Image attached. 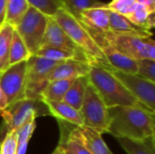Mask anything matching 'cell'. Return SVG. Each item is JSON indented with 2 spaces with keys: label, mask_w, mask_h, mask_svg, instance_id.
Returning a JSON list of instances; mask_svg holds the SVG:
<instances>
[{
  "label": "cell",
  "mask_w": 155,
  "mask_h": 154,
  "mask_svg": "<svg viewBox=\"0 0 155 154\" xmlns=\"http://www.w3.org/2000/svg\"><path fill=\"white\" fill-rule=\"evenodd\" d=\"M107 133L117 138L143 140L155 134L154 113L134 106L108 107Z\"/></svg>",
  "instance_id": "cell-1"
},
{
  "label": "cell",
  "mask_w": 155,
  "mask_h": 154,
  "mask_svg": "<svg viewBox=\"0 0 155 154\" xmlns=\"http://www.w3.org/2000/svg\"><path fill=\"white\" fill-rule=\"evenodd\" d=\"M88 78L89 83L98 92L107 108L113 106H134L153 113L102 66L91 64Z\"/></svg>",
  "instance_id": "cell-2"
},
{
  "label": "cell",
  "mask_w": 155,
  "mask_h": 154,
  "mask_svg": "<svg viewBox=\"0 0 155 154\" xmlns=\"http://www.w3.org/2000/svg\"><path fill=\"white\" fill-rule=\"evenodd\" d=\"M53 18L71 40L86 54L91 60V64H98L102 67L110 65L86 28L74 15L62 7L56 12Z\"/></svg>",
  "instance_id": "cell-3"
},
{
  "label": "cell",
  "mask_w": 155,
  "mask_h": 154,
  "mask_svg": "<svg viewBox=\"0 0 155 154\" xmlns=\"http://www.w3.org/2000/svg\"><path fill=\"white\" fill-rule=\"evenodd\" d=\"M3 123L0 127V143L6 133L17 130L29 121L37 117L51 115L49 108L43 100L25 98L0 112Z\"/></svg>",
  "instance_id": "cell-4"
},
{
  "label": "cell",
  "mask_w": 155,
  "mask_h": 154,
  "mask_svg": "<svg viewBox=\"0 0 155 154\" xmlns=\"http://www.w3.org/2000/svg\"><path fill=\"white\" fill-rule=\"evenodd\" d=\"M100 33L114 48L131 59L155 60V43L152 37L118 34L111 31Z\"/></svg>",
  "instance_id": "cell-5"
},
{
  "label": "cell",
  "mask_w": 155,
  "mask_h": 154,
  "mask_svg": "<svg viewBox=\"0 0 155 154\" xmlns=\"http://www.w3.org/2000/svg\"><path fill=\"white\" fill-rule=\"evenodd\" d=\"M80 113L83 116L84 126L92 128L101 134L107 133L110 124L107 107L90 83L86 87Z\"/></svg>",
  "instance_id": "cell-6"
},
{
  "label": "cell",
  "mask_w": 155,
  "mask_h": 154,
  "mask_svg": "<svg viewBox=\"0 0 155 154\" xmlns=\"http://www.w3.org/2000/svg\"><path fill=\"white\" fill-rule=\"evenodd\" d=\"M49 17L35 8L29 6L27 12L15 27L32 55L39 50L45 35Z\"/></svg>",
  "instance_id": "cell-7"
},
{
  "label": "cell",
  "mask_w": 155,
  "mask_h": 154,
  "mask_svg": "<svg viewBox=\"0 0 155 154\" xmlns=\"http://www.w3.org/2000/svg\"><path fill=\"white\" fill-rule=\"evenodd\" d=\"M64 61H53L35 54L26 61L25 98L42 99V92L48 84L47 78L53 70Z\"/></svg>",
  "instance_id": "cell-8"
},
{
  "label": "cell",
  "mask_w": 155,
  "mask_h": 154,
  "mask_svg": "<svg viewBox=\"0 0 155 154\" xmlns=\"http://www.w3.org/2000/svg\"><path fill=\"white\" fill-rule=\"evenodd\" d=\"M114 75L136 99L149 108L153 113L155 111V84L137 74L122 72L111 65L103 66Z\"/></svg>",
  "instance_id": "cell-9"
},
{
  "label": "cell",
  "mask_w": 155,
  "mask_h": 154,
  "mask_svg": "<svg viewBox=\"0 0 155 154\" xmlns=\"http://www.w3.org/2000/svg\"><path fill=\"white\" fill-rule=\"evenodd\" d=\"M0 88L6 98L7 106L25 99L26 61L10 65L0 74Z\"/></svg>",
  "instance_id": "cell-10"
},
{
  "label": "cell",
  "mask_w": 155,
  "mask_h": 154,
  "mask_svg": "<svg viewBox=\"0 0 155 154\" xmlns=\"http://www.w3.org/2000/svg\"><path fill=\"white\" fill-rule=\"evenodd\" d=\"M86 30L88 31L89 34L94 40L96 44L101 49L102 53L104 54L105 59L107 60L108 64L114 67V69L120 70L122 72L130 73L136 74L137 73V61L131 59L120 52H118L115 48H114L101 34L100 32L94 31L91 28L86 27L84 25Z\"/></svg>",
  "instance_id": "cell-11"
},
{
  "label": "cell",
  "mask_w": 155,
  "mask_h": 154,
  "mask_svg": "<svg viewBox=\"0 0 155 154\" xmlns=\"http://www.w3.org/2000/svg\"><path fill=\"white\" fill-rule=\"evenodd\" d=\"M66 137L78 143L92 154H114L104 143L102 134L92 128L74 125V128L67 133Z\"/></svg>",
  "instance_id": "cell-12"
},
{
  "label": "cell",
  "mask_w": 155,
  "mask_h": 154,
  "mask_svg": "<svg viewBox=\"0 0 155 154\" xmlns=\"http://www.w3.org/2000/svg\"><path fill=\"white\" fill-rule=\"evenodd\" d=\"M45 46L60 47L64 49L84 53L71 40V38L65 34V32L61 28V26L56 23V21L53 17H49L46 30L43 37L40 48Z\"/></svg>",
  "instance_id": "cell-13"
},
{
  "label": "cell",
  "mask_w": 155,
  "mask_h": 154,
  "mask_svg": "<svg viewBox=\"0 0 155 154\" xmlns=\"http://www.w3.org/2000/svg\"><path fill=\"white\" fill-rule=\"evenodd\" d=\"M109 30L114 34L134 35L140 37H152L153 32L134 24L129 18L110 10Z\"/></svg>",
  "instance_id": "cell-14"
},
{
  "label": "cell",
  "mask_w": 155,
  "mask_h": 154,
  "mask_svg": "<svg viewBox=\"0 0 155 154\" xmlns=\"http://www.w3.org/2000/svg\"><path fill=\"white\" fill-rule=\"evenodd\" d=\"M109 15L110 9L107 4L105 6L84 10L76 18L88 28L97 32H107L110 31Z\"/></svg>",
  "instance_id": "cell-15"
},
{
  "label": "cell",
  "mask_w": 155,
  "mask_h": 154,
  "mask_svg": "<svg viewBox=\"0 0 155 154\" xmlns=\"http://www.w3.org/2000/svg\"><path fill=\"white\" fill-rule=\"evenodd\" d=\"M90 65L91 64L75 60L64 61L53 70V72L49 74L47 81L49 83L54 80L72 79L88 75Z\"/></svg>",
  "instance_id": "cell-16"
},
{
  "label": "cell",
  "mask_w": 155,
  "mask_h": 154,
  "mask_svg": "<svg viewBox=\"0 0 155 154\" xmlns=\"http://www.w3.org/2000/svg\"><path fill=\"white\" fill-rule=\"evenodd\" d=\"M49 111L51 116L55 117L58 121L74 125L82 126L84 124L83 116L80 111L75 110L69 104L62 102H52V101H44Z\"/></svg>",
  "instance_id": "cell-17"
},
{
  "label": "cell",
  "mask_w": 155,
  "mask_h": 154,
  "mask_svg": "<svg viewBox=\"0 0 155 154\" xmlns=\"http://www.w3.org/2000/svg\"><path fill=\"white\" fill-rule=\"evenodd\" d=\"M35 55L41 56L53 61H67V60H75L91 64V60L89 57L83 52H76L73 50L64 49L60 47L54 46H45L39 48Z\"/></svg>",
  "instance_id": "cell-18"
},
{
  "label": "cell",
  "mask_w": 155,
  "mask_h": 154,
  "mask_svg": "<svg viewBox=\"0 0 155 154\" xmlns=\"http://www.w3.org/2000/svg\"><path fill=\"white\" fill-rule=\"evenodd\" d=\"M88 84H89L88 75L80 76L76 78L74 84L69 88V90L64 94L63 98V102L69 104L75 110L80 111Z\"/></svg>",
  "instance_id": "cell-19"
},
{
  "label": "cell",
  "mask_w": 155,
  "mask_h": 154,
  "mask_svg": "<svg viewBox=\"0 0 155 154\" xmlns=\"http://www.w3.org/2000/svg\"><path fill=\"white\" fill-rule=\"evenodd\" d=\"M117 141L128 154H155V136L143 140L117 138Z\"/></svg>",
  "instance_id": "cell-20"
},
{
  "label": "cell",
  "mask_w": 155,
  "mask_h": 154,
  "mask_svg": "<svg viewBox=\"0 0 155 154\" xmlns=\"http://www.w3.org/2000/svg\"><path fill=\"white\" fill-rule=\"evenodd\" d=\"M76 78L54 80L49 82L42 92L43 101L62 102L64 94L69 90Z\"/></svg>",
  "instance_id": "cell-21"
},
{
  "label": "cell",
  "mask_w": 155,
  "mask_h": 154,
  "mask_svg": "<svg viewBox=\"0 0 155 154\" xmlns=\"http://www.w3.org/2000/svg\"><path fill=\"white\" fill-rule=\"evenodd\" d=\"M14 26L5 23L0 27V74L9 67V54Z\"/></svg>",
  "instance_id": "cell-22"
},
{
  "label": "cell",
  "mask_w": 155,
  "mask_h": 154,
  "mask_svg": "<svg viewBox=\"0 0 155 154\" xmlns=\"http://www.w3.org/2000/svg\"><path fill=\"white\" fill-rule=\"evenodd\" d=\"M29 6L26 0H7L5 23L11 25L15 28L22 20Z\"/></svg>",
  "instance_id": "cell-23"
},
{
  "label": "cell",
  "mask_w": 155,
  "mask_h": 154,
  "mask_svg": "<svg viewBox=\"0 0 155 154\" xmlns=\"http://www.w3.org/2000/svg\"><path fill=\"white\" fill-rule=\"evenodd\" d=\"M32 54L26 48L23 40L17 34L15 30H14L12 42L10 46V54H9V66L15 64L20 62L27 61Z\"/></svg>",
  "instance_id": "cell-24"
},
{
  "label": "cell",
  "mask_w": 155,
  "mask_h": 154,
  "mask_svg": "<svg viewBox=\"0 0 155 154\" xmlns=\"http://www.w3.org/2000/svg\"><path fill=\"white\" fill-rule=\"evenodd\" d=\"M36 128L35 120H32L19 127L16 131L17 135V146H16V154H25L27 151V146L34 131Z\"/></svg>",
  "instance_id": "cell-25"
},
{
  "label": "cell",
  "mask_w": 155,
  "mask_h": 154,
  "mask_svg": "<svg viewBox=\"0 0 155 154\" xmlns=\"http://www.w3.org/2000/svg\"><path fill=\"white\" fill-rule=\"evenodd\" d=\"M105 5H107V4L100 0H64V8H65L75 17H77L84 10L102 7Z\"/></svg>",
  "instance_id": "cell-26"
},
{
  "label": "cell",
  "mask_w": 155,
  "mask_h": 154,
  "mask_svg": "<svg viewBox=\"0 0 155 154\" xmlns=\"http://www.w3.org/2000/svg\"><path fill=\"white\" fill-rule=\"evenodd\" d=\"M28 5L48 17H54L56 12L64 7L62 0H26Z\"/></svg>",
  "instance_id": "cell-27"
},
{
  "label": "cell",
  "mask_w": 155,
  "mask_h": 154,
  "mask_svg": "<svg viewBox=\"0 0 155 154\" xmlns=\"http://www.w3.org/2000/svg\"><path fill=\"white\" fill-rule=\"evenodd\" d=\"M137 5V0H113L108 4V8L117 14L128 17Z\"/></svg>",
  "instance_id": "cell-28"
},
{
  "label": "cell",
  "mask_w": 155,
  "mask_h": 154,
  "mask_svg": "<svg viewBox=\"0 0 155 154\" xmlns=\"http://www.w3.org/2000/svg\"><path fill=\"white\" fill-rule=\"evenodd\" d=\"M137 75L150 82H155V60L142 59L137 61Z\"/></svg>",
  "instance_id": "cell-29"
},
{
  "label": "cell",
  "mask_w": 155,
  "mask_h": 154,
  "mask_svg": "<svg viewBox=\"0 0 155 154\" xmlns=\"http://www.w3.org/2000/svg\"><path fill=\"white\" fill-rule=\"evenodd\" d=\"M151 13H152V11L150 9H148L146 6L137 4L136 7L134 8L133 13L127 18H129L136 25L147 29V19Z\"/></svg>",
  "instance_id": "cell-30"
},
{
  "label": "cell",
  "mask_w": 155,
  "mask_h": 154,
  "mask_svg": "<svg viewBox=\"0 0 155 154\" xmlns=\"http://www.w3.org/2000/svg\"><path fill=\"white\" fill-rule=\"evenodd\" d=\"M16 131L6 133L0 143V154H16Z\"/></svg>",
  "instance_id": "cell-31"
},
{
  "label": "cell",
  "mask_w": 155,
  "mask_h": 154,
  "mask_svg": "<svg viewBox=\"0 0 155 154\" xmlns=\"http://www.w3.org/2000/svg\"><path fill=\"white\" fill-rule=\"evenodd\" d=\"M59 145L64 149V154H92L78 143L71 141L64 136H61Z\"/></svg>",
  "instance_id": "cell-32"
},
{
  "label": "cell",
  "mask_w": 155,
  "mask_h": 154,
  "mask_svg": "<svg viewBox=\"0 0 155 154\" xmlns=\"http://www.w3.org/2000/svg\"><path fill=\"white\" fill-rule=\"evenodd\" d=\"M6 3L7 0H0V25L5 24L6 14Z\"/></svg>",
  "instance_id": "cell-33"
},
{
  "label": "cell",
  "mask_w": 155,
  "mask_h": 154,
  "mask_svg": "<svg viewBox=\"0 0 155 154\" xmlns=\"http://www.w3.org/2000/svg\"><path fill=\"white\" fill-rule=\"evenodd\" d=\"M137 4L143 5L152 12H155V0H137Z\"/></svg>",
  "instance_id": "cell-34"
},
{
  "label": "cell",
  "mask_w": 155,
  "mask_h": 154,
  "mask_svg": "<svg viewBox=\"0 0 155 154\" xmlns=\"http://www.w3.org/2000/svg\"><path fill=\"white\" fill-rule=\"evenodd\" d=\"M155 12H152L149 16H148V19H147V29L148 30H152L155 25Z\"/></svg>",
  "instance_id": "cell-35"
},
{
  "label": "cell",
  "mask_w": 155,
  "mask_h": 154,
  "mask_svg": "<svg viewBox=\"0 0 155 154\" xmlns=\"http://www.w3.org/2000/svg\"><path fill=\"white\" fill-rule=\"evenodd\" d=\"M7 107V101L6 98L5 96V94L3 93L1 88H0V112L5 110Z\"/></svg>",
  "instance_id": "cell-36"
},
{
  "label": "cell",
  "mask_w": 155,
  "mask_h": 154,
  "mask_svg": "<svg viewBox=\"0 0 155 154\" xmlns=\"http://www.w3.org/2000/svg\"><path fill=\"white\" fill-rule=\"evenodd\" d=\"M52 154H64V149L62 148V146L58 145V146L55 148V150L54 151V152Z\"/></svg>",
  "instance_id": "cell-37"
},
{
  "label": "cell",
  "mask_w": 155,
  "mask_h": 154,
  "mask_svg": "<svg viewBox=\"0 0 155 154\" xmlns=\"http://www.w3.org/2000/svg\"><path fill=\"white\" fill-rule=\"evenodd\" d=\"M62 1H63V3H64V0H62Z\"/></svg>",
  "instance_id": "cell-38"
},
{
  "label": "cell",
  "mask_w": 155,
  "mask_h": 154,
  "mask_svg": "<svg viewBox=\"0 0 155 154\" xmlns=\"http://www.w3.org/2000/svg\"><path fill=\"white\" fill-rule=\"evenodd\" d=\"M1 26H2V25H0V27H1Z\"/></svg>",
  "instance_id": "cell-39"
}]
</instances>
